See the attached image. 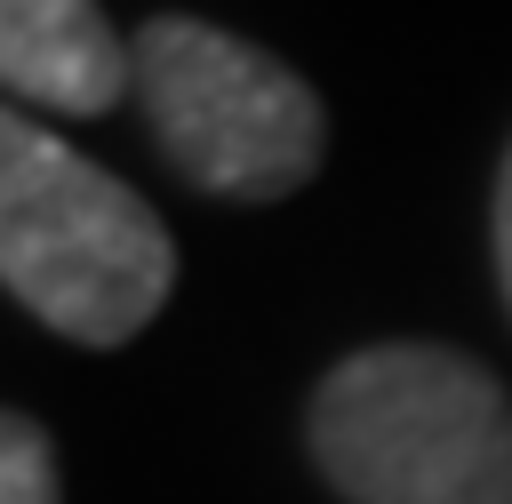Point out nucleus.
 <instances>
[{"label": "nucleus", "instance_id": "nucleus-1", "mask_svg": "<svg viewBox=\"0 0 512 504\" xmlns=\"http://www.w3.org/2000/svg\"><path fill=\"white\" fill-rule=\"evenodd\" d=\"M344 504H512V392L448 344H368L312 392Z\"/></svg>", "mask_w": 512, "mask_h": 504}, {"label": "nucleus", "instance_id": "nucleus-6", "mask_svg": "<svg viewBox=\"0 0 512 504\" xmlns=\"http://www.w3.org/2000/svg\"><path fill=\"white\" fill-rule=\"evenodd\" d=\"M496 272H504V304H512V152L496 176Z\"/></svg>", "mask_w": 512, "mask_h": 504}, {"label": "nucleus", "instance_id": "nucleus-5", "mask_svg": "<svg viewBox=\"0 0 512 504\" xmlns=\"http://www.w3.org/2000/svg\"><path fill=\"white\" fill-rule=\"evenodd\" d=\"M0 504H56V448L32 416L0 424Z\"/></svg>", "mask_w": 512, "mask_h": 504}, {"label": "nucleus", "instance_id": "nucleus-2", "mask_svg": "<svg viewBox=\"0 0 512 504\" xmlns=\"http://www.w3.org/2000/svg\"><path fill=\"white\" fill-rule=\"evenodd\" d=\"M0 280L32 320L104 352V344H128L168 304L176 248L120 176H104L96 160L32 128V112H8L0 120Z\"/></svg>", "mask_w": 512, "mask_h": 504}, {"label": "nucleus", "instance_id": "nucleus-3", "mask_svg": "<svg viewBox=\"0 0 512 504\" xmlns=\"http://www.w3.org/2000/svg\"><path fill=\"white\" fill-rule=\"evenodd\" d=\"M136 96L176 176L224 200H288L328 144L320 96L280 56L200 16H152L136 32Z\"/></svg>", "mask_w": 512, "mask_h": 504}, {"label": "nucleus", "instance_id": "nucleus-4", "mask_svg": "<svg viewBox=\"0 0 512 504\" xmlns=\"http://www.w3.org/2000/svg\"><path fill=\"white\" fill-rule=\"evenodd\" d=\"M0 80L24 104L96 120L136 96V40H120L96 0H0Z\"/></svg>", "mask_w": 512, "mask_h": 504}]
</instances>
